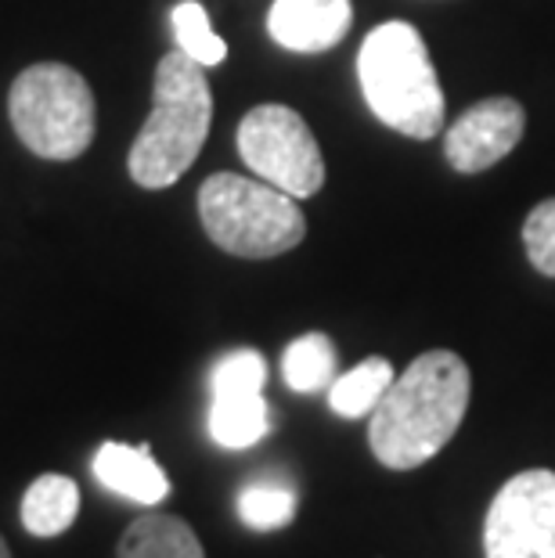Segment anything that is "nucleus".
I'll use <instances>...</instances> for the list:
<instances>
[{
  "instance_id": "nucleus-1",
  "label": "nucleus",
  "mask_w": 555,
  "mask_h": 558,
  "mask_svg": "<svg viewBox=\"0 0 555 558\" xmlns=\"http://www.w3.org/2000/svg\"><path fill=\"white\" fill-rule=\"evenodd\" d=\"M472 397L469 364L451 350H430L394 378L375 403L369 444L379 465L408 472L451 444Z\"/></svg>"
},
{
  "instance_id": "nucleus-2",
  "label": "nucleus",
  "mask_w": 555,
  "mask_h": 558,
  "mask_svg": "<svg viewBox=\"0 0 555 558\" xmlns=\"http://www.w3.org/2000/svg\"><path fill=\"white\" fill-rule=\"evenodd\" d=\"M209 123H214V90L206 69L177 47L156 69L152 112L130 145L126 170L134 184L159 192L181 181L206 145Z\"/></svg>"
},
{
  "instance_id": "nucleus-3",
  "label": "nucleus",
  "mask_w": 555,
  "mask_h": 558,
  "mask_svg": "<svg viewBox=\"0 0 555 558\" xmlns=\"http://www.w3.org/2000/svg\"><path fill=\"white\" fill-rule=\"evenodd\" d=\"M358 80L372 116L411 141H430L444 126V87L430 47L411 22H383L358 51Z\"/></svg>"
},
{
  "instance_id": "nucleus-4",
  "label": "nucleus",
  "mask_w": 555,
  "mask_h": 558,
  "mask_svg": "<svg viewBox=\"0 0 555 558\" xmlns=\"http://www.w3.org/2000/svg\"><path fill=\"white\" fill-rule=\"evenodd\" d=\"M198 217L209 242L242 259H270L306 234L300 198L242 173H214L198 187Z\"/></svg>"
},
{
  "instance_id": "nucleus-5",
  "label": "nucleus",
  "mask_w": 555,
  "mask_h": 558,
  "mask_svg": "<svg viewBox=\"0 0 555 558\" xmlns=\"http://www.w3.org/2000/svg\"><path fill=\"white\" fill-rule=\"evenodd\" d=\"M8 116L19 141L33 156L69 162L80 159L94 141L91 83L62 62H37L11 83Z\"/></svg>"
},
{
  "instance_id": "nucleus-6",
  "label": "nucleus",
  "mask_w": 555,
  "mask_h": 558,
  "mask_svg": "<svg viewBox=\"0 0 555 558\" xmlns=\"http://www.w3.org/2000/svg\"><path fill=\"white\" fill-rule=\"evenodd\" d=\"M239 156L260 181L292 198H311L325 184V159L306 120L289 105H256L239 123Z\"/></svg>"
},
{
  "instance_id": "nucleus-7",
  "label": "nucleus",
  "mask_w": 555,
  "mask_h": 558,
  "mask_svg": "<svg viewBox=\"0 0 555 558\" xmlns=\"http://www.w3.org/2000/svg\"><path fill=\"white\" fill-rule=\"evenodd\" d=\"M487 558H555V472L527 469L494 494L483 519Z\"/></svg>"
},
{
  "instance_id": "nucleus-8",
  "label": "nucleus",
  "mask_w": 555,
  "mask_h": 558,
  "mask_svg": "<svg viewBox=\"0 0 555 558\" xmlns=\"http://www.w3.org/2000/svg\"><path fill=\"white\" fill-rule=\"evenodd\" d=\"M527 112L516 98H483L444 134V156L458 173H483L523 141Z\"/></svg>"
},
{
  "instance_id": "nucleus-9",
  "label": "nucleus",
  "mask_w": 555,
  "mask_h": 558,
  "mask_svg": "<svg viewBox=\"0 0 555 558\" xmlns=\"http://www.w3.org/2000/svg\"><path fill=\"white\" fill-rule=\"evenodd\" d=\"M350 26H353L350 0H275L267 11L270 40L297 54L333 51L350 33Z\"/></svg>"
},
{
  "instance_id": "nucleus-10",
  "label": "nucleus",
  "mask_w": 555,
  "mask_h": 558,
  "mask_svg": "<svg viewBox=\"0 0 555 558\" xmlns=\"http://www.w3.org/2000/svg\"><path fill=\"white\" fill-rule=\"evenodd\" d=\"M91 469L105 490L120 494L126 501H137L145 508L167 501V494H170L167 472L159 469V461L152 458L148 447H130V444L109 439V444L98 447Z\"/></svg>"
},
{
  "instance_id": "nucleus-11",
  "label": "nucleus",
  "mask_w": 555,
  "mask_h": 558,
  "mask_svg": "<svg viewBox=\"0 0 555 558\" xmlns=\"http://www.w3.org/2000/svg\"><path fill=\"white\" fill-rule=\"evenodd\" d=\"M120 558H206V551L181 515L152 512L126 526Z\"/></svg>"
},
{
  "instance_id": "nucleus-12",
  "label": "nucleus",
  "mask_w": 555,
  "mask_h": 558,
  "mask_svg": "<svg viewBox=\"0 0 555 558\" xmlns=\"http://www.w3.org/2000/svg\"><path fill=\"white\" fill-rule=\"evenodd\" d=\"M80 515V486L69 476L47 472L29 483L26 497H22V526L33 537H58L76 522Z\"/></svg>"
},
{
  "instance_id": "nucleus-13",
  "label": "nucleus",
  "mask_w": 555,
  "mask_h": 558,
  "mask_svg": "<svg viewBox=\"0 0 555 558\" xmlns=\"http://www.w3.org/2000/svg\"><path fill=\"white\" fill-rule=\"evenodd\" d=\"M270 433V408L264 393H214L209 436L228 450H245Z\"/></svg>"
},
{
  "instance_id": "nucleus-14",
  "label": "nucleus",
  "mask_w": 555,
  "mask_h": 558,
  "mask_svg": "<svg viewBox=\"0 0 555 558\" xmlns=\"http://www.w3.org/2000/svg\"><path fill=\"white\" fill-rule=\"evenodd\" d=\"M394 364L386 357H364L361 364H353L350 372L336 375V383L328 386V408L339 418H361L372 414L375 403L386 397V389L394 386Z\"/></svg>"
},
{
  "instance_id": "nucleus-15",
  "label": "nucleus",
  "mask_w": 555,
  "mask_h": 558,
  "mask_svg": "<svg viewBox=\"0 0 555 558\" xmlns=\"http://www.w3.org/2000/svg\"><path fill=\"white\" fill-rule=\"evenodd\" d=\"M281 375H286L289 389L297 393H322L336 383V347L322 331H306V336L292 339L286 357H281Z\"/></svg>"
},
{
  "instance_id": "nucleus-16",
  "label": "nucleus",
  "mask_w": 555,
  "mask_h": 558,
  "mask_svg": "<svg viewBox=\"0 0 555 558\" xmlns=\"http://www.w3.org/2000/svg\"><path fill=\"white\" fill-rule=\"evenodd\" d=\"M170 26H173L177 47L203 69L220 65L224 58H228V44L214 33V26H209V11L198 4V0H181V4L170 11Z\"/></svg>"
},
{
  "instance_id": "nucleus-17",
  "label": "nucleus",
  "mask_w": 555,
  "mask_h": 558,
  "mask_svg": "<svg viewBox=\"0 0 555 558\" xmlns=\"http://www.w3.org/2000/svg\"><path fill=\"white\" fill-rule=\"evenodd\" d=\"M239 515L250 530H281L297 515V490L281 480H256L242 486Z\"/></svg>"
},
{
  "instance_id": "nucleus-18",
  "label": "nucleus",
  "mask_w": 555,
  "mask_h": 558,
  "mask_svg": "<svg viewBox=\"0 0 555 558\" xmlns=\"http://www.w3.org/2000/svg\"><path fill=\"white\" fill-rule=\"evenodd\" d=\"M267 361L256 350H231L209 372V393H264Z\"/></svg>"
},
{
  "instance_id": "nucleus-19",
  "label": "nucleus",
  "mask_w": 555,
  "mask_h": 558,
  "mask_svg": "<svg viewBox=\"0 0 555 558\" xmlns=\"http://www.w3.org/2000/svg\"><path fill=\"white\" fill-rule=\"evenodd\" d=\"M523 245L534 270L555 278V198L538 202L523 223Z\"/></svg>"
},
{
  "instance_id": "nucleus-20",
  "label": "nucleus",
  "mask_w": 555,
  "mask_h": 558,
  "mask_svg": "<svg viewBox=\"0 0 555 558\" xmlns=\"http://www.w3.org/2000/svg\"><path fill=\"white\" fill-rule=\"evenodd\" d=\"M0 558H11V551H8V541L0 537Z\"/></svg>"
}]
</instances>
